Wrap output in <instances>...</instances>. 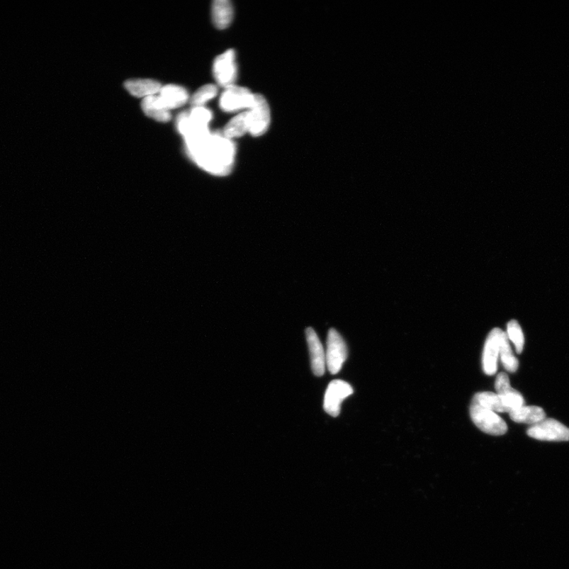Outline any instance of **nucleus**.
<instances>
[{"label": "nucleus", "mask_w": 569, "mask_h": 569, "mask_svg": "<svg viewBox=\"0 0 569 569\" xmlns=\"http://www.w3.org/2000/svg\"><path fill=\"white\" fill-rule=\"evenodd\" d=\"M186 148L191 160L212 175L227 176L234 167L236 147L222 133H210L187 142Z\"/></svg>", "instance_id": "nucleus-1"}, {"label": "nucleus", "mask_w": 569, "mask_h": 569, "mask_svg": "<svg viewBox=\"0 0 569 569\" xmlns=\"http://www.w3.org/2000/svg\"><path fill=\"white\" fill-rule=\"evenodd\" d=\"M470 415L475 426L485 434L502 436L508 431V427L502 417L474 401L471 404Z\"/></svg>", "instance_id": "nucleus-2"}, {"label": "nucleus", "mask_w": 569, "mask_h": 569, "mask_svg": "<svg viewBox=\"0 0 569 569\" xmlns=\"http://www.w3.org/2000/svg\"><path fill=\"white\" fill-rule=\"evenodd\" d=\"M348 356L347 347L340 334L331 329L327 339L326 366L332 375L337 374Z\"/></svg>", "instance_id": "nucleus-3"}, {"label": "nucleus", "mask_w": 569, "mask_h": 569, "mask_svg": "<svg viewBox=\"0 0 569 569\" xmlns=\"http://www.w3.org/2000/svg\"><path fill=\"white\" fill-rule=\"evenodd\" d=\"M249 133L260 136L266 133L271 122L269 103L262 95L255 94V101L248 112Z\"/></svg>", "instance_id": "nucleus-4"}, {"label": "nucleus", "mask_w": 569, "mask_h": 569, "mask_svg": "<svg viewBox=\"0 0 569 569\" xmlns=\"http://www.w3.org/2000/svg\"><path fill=\"white\" fill-rule=\"evenodd\" d=\"M254 101L255 94H252L249 89L232 85L225 88L220 107L225 112L232 113L244 108L250 109Z\"/></svg>", "instance_id": "nucleus-5"}, {"label": "nucleus", "mask_w": 569, "mask_h": 569, "mask_svg": "<svg viewBox=\"0 0 569 569\" xmlns=\"http://www.w3.org/2000/svg\"><path fill=\"white\" fill-rule=\"evenodd\" d=\"M527 435L539 441H568L569 428L556 420L545 419L529 429Z\"/></svg>", "instance_id": "nucleus-6"}, {"label": "nucleus", "mask_w": 569, "mask_h": 569, "mask_svg": "<svg viewBox=\"0 0 569 569\" xmlns=\"http://www.w3.org/2000/svg\"><path fill=\"white\" fill-rule=\"evenodd\" d=\"M354 393V389L346 381L335 380L329 383L327 388L324 408L332 417H338L341 411L342 402Z\"/></svg>", "instance_id": "nucleus-7"}, {"label": "nucleus", "mask_w": 569, "mask_h": 569, "mask_svg": "<svg viewBox=\"0 0 569 569\" xmlns=\"http://www.w3.org/2000/svg\"><path fill=\"white\" fill-rule=\"evenodd\" d=\"M214 77L218 84L227 88L235 85L237 69L234 50H227L218 57L213 66Z\"/></svg>", "instance_id": "nucleus-8"}, {"label": "nucleus", "mask_w": 569, "mask_h": 569, "mask_svg": "<svg viewBox=\"0 0 569 569\" xmlns=\"http://www.w3.org/2000/svg\"><path fill=\"white\" fill-rule=\"evenodd\" d=\"M502 332V329H492L486 339L483 355V366L486 375L492 376L497 373L500 337Z\"/></svg>", "instance_id": "nucleus-9"}, {"label": "nucleus", "mask_w": 569, "mask_h": 569, "mask_svg": "<svg viewBox=\"0 0 569 569\" xmlns=\"http://www.w3.org/2000/svg\"><path fill=\"white\" fill-rule=\"evenodd\" d=\"M305 334L310 353L312 372L317 376H322L325 374L326 368V353L324 347L312 328H307Z\"/></svg>", "instance_id": "nucleus-10"}, {"label": "nucleus", "mask_w": 569, "mask_h": 569, "mask_svg": "<svg viewBox=\"0 0 569 569\" xmlns=\"http://www.w3.org/2000/svg\"><path fill=\"white\" fill-rule=\"evenodd\" d=\"M159 99L164 108L171 109L179 108L185 104L188 100V94L184 88L176 86L168 85L161 89L159 92Z\"/></svg>", "instance_id": "nucleus-11"}, {"label": "nucleus", "mask_w": 569, "mask_h": 569, "mask_svg": "<svg viewBox=\"0 0 569 569\" xmlns=\"http://www.w3.org/2000/svg\"><path fill=\"white\" fill-rule=\"evenodd\" d=\"M128 91L138 98H147L159 93L162 86L152 79H132L125 82Z\"/></svg>", "instance_id": "nucleus-12"}, {"label": "nucleus", "mask_w": 569, "mask_h": 569, "mask_svg": "<svg viewBox=\"0 0 569 569\" xmlns=\"http://www.w3.org/2000/svg\"><path fill=\"white\" fill-rule=\"evenodd\" d=\"M234 18V9L228 0H216L212 6V18L217 28L224 30Z\"/></svg>", "instance_id": "nucleus-13"}, {"label": "nucleus", "mask_w": 569, "mask_h": 569, "mask_svg": "<svg viewBox=\"0 0 569 569\" xmlns=\"http://www.w3.org/2000/svg\"><path fill=\"white\" fill-rule=\"evenodd\" d=\"M511 419L518 423L536 424L546 419V413L539 407H521L509 413Z\"/></svg>", "instance_id": "nucleus-14"}, {"label": "nucleus", "mask_w": 569, "mask_h": 569, "mask_svg": "<svg viewBox=\"0 0 569 569\" xmlns=\"http://www.w3.org/2000/svg\"><path fill=\"white\" fill-rule=\"evenodd\" d=\"M144 113L150 118L159 122H168L171 119L170 111L162 104L159 96H150L142 102Z\"/></svg>", "instance_id": "nucleus-15"}, {"label": "nucleus", "mask_w": 569, "mask_h": 569, "mask_svg": "<svg viewBox=\"0 0 569 569\" xmlns=\"http://www.w3.org/2000/svg\"><path fill=\"white\" fill-rule=\"evenodd\" d=\"M472 401L495 413H509L503 398L497 393L484 392L477 393Z\"/></svg>", "instance_id": "nucleus-16"}, {"label": "nucleus", "mask_w": 569, "mask_h": 569, "mask_svg": "<svg viewBox=\"0 0 569 569\" xmlns=\"http://www.w3.org/2000/svg\"><path fill=\"white\" fill-rule=\"evenodd\" d=\"M499 351V358L507 371L517 372L519 368V361L512 351L508 335L503 331L500 334Z\"/></svg>", "instance_id": "nucleus-17"}, {"label": "nucleus", "mask_w": 569, "mask_h": 569, "mask_svg": "<svg viewBox=\"0 0 569 569\" xmlns=\"http://www.w3.org/2000/svg\"><path fill=\"white\" fill-rule=\"evenodd\" d=\"M249 133L248 114L242 113L232 118L224 128L222 135L229 140L238 138Z\"/></svg>", "instance_id": "nucleus-18"}, {"label": "nucleus", "mask_w": 569, "mask_h": 569, "mask_svg": "<svg viewBox=\"0 0 569 569\" xmlns=\"http://www.w3.org/2000/svg\"><path fill=\"white\" fill-rule=\"evenodd\" d=\"M507 335L508 338L515 345L517 354H520L523 352L524 347V336L518 322L516 320H511L507 327Z\"/></svg>", "instance_id": "nucleus-19"}, {"label": "nucleus", "mask_w": 569, "mask_h": 569, "mask_svg": "<svg viewBox=\"0 0 569 569\" xmlns=\"http://www.w3.org/2000/svg\"><path fill=\"white\" fill-rule=\"evenodd\" d=\"M218 93V89L215 85L203 86L195 93L191 98V104L195 107H203L205 103L213 99Z\"/></svg>", "instance_id": "nucleus-20"}, {"label": "nucleus", "mask_w": 569, "mask_h": 569, "mask_svg": "<svg viewBox=\"0 0 569 569\" xmlns=\"http://www.w3.org/2000/svg\"><path fill=\"white\" fill-rule=\"evenodd\" d=\"M188 114L191 120L203 126H208L212 119V113L203 106L194 107Z\"/></svg>", "instance_id": "nucleus-21"}, {"label": "nucleus", "mask_w": 569, "mask_h": 569, "mask_svg": "<svg viewBox=\"0 0 569 569\" xmlns=\"http://www.w3.org/2000/svg\"><path fill=\"white\" fill-rule=\"evenodd\" d=\"M496 392L500 395H505L515 392L510 385L509 376L505 373H500L497 375L495 381Z\"/></svg>", "instance_id": "nucleus-22"}]
</instances>
